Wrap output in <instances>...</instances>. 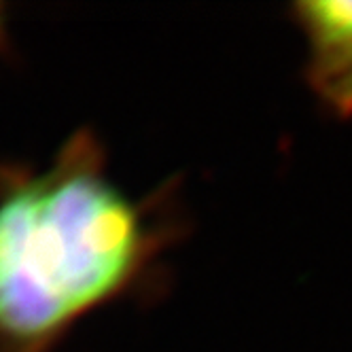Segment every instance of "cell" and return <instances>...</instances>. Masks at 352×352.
Masks as SVG:
<instances>
[{"mask_svg": "<svg viewBox=\"0 0 352 352\" xmlns=\"http://www.w3.org/2000/svg\"><path fill=\"white\" fill-rule=\"evenodd\" d=\"M306 38V79L338 117H352V0H306L291 7Z\"/></svg>", "mask_w": 352, "mask_h": 352, "instance_id": "cell-2", "label": "cell"}, {"mask_svg": "<svg viewBox=\"0 0 352 352\" xmlns=\"http://www.w3.org/2000/svg\"><path fill=\"white\" fill-rule=\"evenodd\" d=\"M174 191L128 195L89 128L45 168L0 164V352H58L81 320L146 291L181 234Z\"/></svg>", "mask_w": 352, "mask_h": 352, "instance_id": "cell-1", "label": "cell"}, {"mask_svg": "<svg viewBox=\"0 0 352 352\" xmlns=\"http://www.w3.org/2000/svg\"><path fill=\"white\" fill-rule=\"evenodd\" d=\"M9 45V17H7V5L0 3V54Z\"/></svg>", "mask_w": 352, "mask_h": 352, "instance_id": "cell-3", "label": "cell"}]
</instances>
